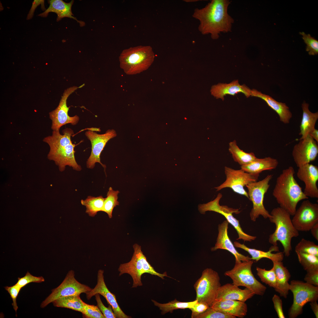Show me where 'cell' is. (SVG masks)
Listing matches in <instances>:
<instances>
[{
	"label": "cell",
	"instance_id": "1",
	"mask_svg": "<svg viewBox=\"0 0 318 318\" xmlns=\"http://www.w3.org/2000/svg\"><path fill=\"white\" fill-rule=\"evenodd\" d=\"M231 2L212 0L202 8L195 9L192 16L199 20L198 29L203 35L210 34L211 39H218L221 32H231L234 19L228 13Z\"/></svg>",
	"mask_w": 318,
	"mask_h": 318
},
{
	"label": "cell",
	"instance_id": "2",
	"mask_svg": "<svg viewBox=\"0 0 318 318\" xmlns=\"http://www.w3.org/2000/svg\"><path fill=\"white\" fill-rule=\"evenodd\" d=\"M63 135L59 130H53L52 134L44 138L43 141L50 147L47 155L48 159L54 161L60 171H64L67 166L77 171L82 170L81 166L76 162L74 148L77 145L72 143L71 136L74 134L72 130L67 128L62 130Z\"/></svg>",
	"mask_w": 318,
	"mask_h": 318
},
{
	"label": "cell",
	"instance_id": "3",
	"mask_svg": "<svg viewBox=\"0 0 318 318\" xmlns=\"http://www.w3.org/2000/svg\"><path fill=\"white\" fill-rule=\"evenodd\" d=\"M295 171L291 166L284 169L276 178L272 195L280 207L291 216L296 211L300 201L308 199L294 178Z\"/></svg>",
	"mask_w": 318,
	"mask_h": 318
},
{
	"label": "cell",
	"instance_id": "4",
	"mask_svg": "<svg viewBox=\"0 0 318 318\" xmlns=\"http://www.w3.org/2000/svg\"><path fill=\"white\" fill-rule=\"evenodd\" d=\"M270 214L269 219L271 223L275 224L276 228L269 235V241L273 246H277V242H280L284 249V254L288 257L292 250V240L298 236L299 231L293 225L290 215L282 208H274Z\"/></svg>",
	"mask_w": 318,
	"mask_h": 318
},
{
	"label": "cell",
	"instance_id": "5",
	"mask_svg": "<svg viewBox=\"0 0 318 318\" xmlns=\"http://www.w3.org/2000/svg\"><path fill=\"white\" fill-rule=\"evenodd\" d=\"M155 55L150 46H138L123 50L119 57L120 66L127 74H139L147 70Z\"/></svg>",
	"mask_w": 318,
	"mask_h": 318
},
{
	"label": "cell",
	"instance_id": "6",
	"mask_svg": "<svg viewBox=\"0 0 318 318\" xmlns=\"http://www.w3.org/2000/svg\"><path fill=\"white\" fill-rule=\"evenodd\" d=\"M133 248L134 253L130 261L121 264L118 269L119 276L127 274L131 276L133 280L132 288L143 285L141 276L144 273L157 276L163 279H164L165 276H168L166 272L162 274L155 271L147 261L140 246L135 244L133 245Z\"/></svg>",
	"mask_w": 318,
	"mask_h": 318
},
{
	"label": "cell",
	"instance_id": "7",
	"mask_svg": "<svg viewBox=\"0 0 318 318\" xmlns=\"http://www.w3.org/2000/svg\"><path fill=\"white\" fill-rule=\"evenodd\" d=\"M253 260L235 262L231 269L224 273V275L230 277L233 284L238 286H242L253 292L255 294L263 296L266 287L255 277L251 270Z\"/></svg>",
	"mask_w": 318,
	"mask_h": 318
},
{
	"label": "cell",
	"instance_id": "8",
	"mask_svg": "<svg viewBox=\"0 0 318 318\" xmlns=\"http://www.w3.org/2000/svg\"><path fill=\"white\" fill-rule=\"evenodd\" d=\"M289 284V290L293 294V299L288 315L289 318H296L302 313L306 304L318 300V287L294 280L291 281Z\"/></svg>",
	"mask_w": 318,
	"mask_h": 318
},
{
	"label": "cell",
	"instance_id": "9",
	"mask_svg": "<svg viewBox=\"0 0 318 318\" xmlns=\"http://www.w3.org/2000/svg\"><path fill=\"white\" fill-rule=\"evenodd\" d=\"M218 273L211 268L203 270L201 277L194 284L198 302L211 307L215 300L218 290L221 286Z\"/></svg>",
	"mask_w": 318,
	"mask_h": 318
},
{
	"label": "cell",
	"instance_id": "10",
	"mask_svg": "<svg viewBox=\"0 0 318 318\" xmlns=\"http://www.w3.org/2000/svg\"><path fill=\"white\" fill-rule=\"evenodd\" d=\"M273 176L272 174H268L262 180L252 182L246 186L248 191L249 199L253 204L250 216L253 221H255L260 215L266 219L269 218L271 216L265 208L263 201L264 195L270 186L269 183Z\"/></svg>",
	"mask_w": 318,
	"mask_h": 318
},
{
	"label": "cell",
	"instance_id": "11",
	"mask_svg": "<svg viewBox=\"0 0 318 318\" xmlns=\"http://www.w3.org/2000/svg\"><path fill=\"white\" fill-rule=\"evenodd\" d=\"M222 197V194L219 193L214 200L206 203L199 204L198 206V209L200 212L204 214L206 211H213L222 215L237 232L238 238L236 240L242 239L244 241H249L255 240L256 237L244 233L241 227L239 221L233 216V213L238 214L240 212L239 209L229 207L226 206L220 205L219 201Z\"/></svg>",
	"mask_w": 318,
	"mask_h": 318
},
{
	"label": "cell",
	"instance_id": "12",
	"mask_svg": "<svg viewBox=\"0 0 318 318\" xmlns=\"http://www.w3.org/2000/svg\"><path fill=\"white\" fill-rule=\"evenodd\" d=\"M92 289L88 286L78 281L75 277L74 271L70 270L60 285L52 290V293L42 302L40 307L44 308L57 299L67 296L80 295L82 293H86Z\"/></svg>",
	"mask_w": 318,
	"mask_h": 318
},
{
	"label": "cell",
	"instance_id": "13",
	"mask_svg": "<svg viewBox=\"0 0 318 318\" xmlns=\"http://www.w3.org/2000/svg\"><path fill=\"white\" fill-rule=\"evenodd\" d=\"M226 175L225 181L219 186L215 188L217 191L226 188H231L235 193L244 196L249 199L247 192L244 188L246 185L257 181L259 174H253L246 172L242 169L235 170L225 166Z\"/></svg>",
	"mask_w": 318,
	"mask_h": 318
},
{
	"label": "cell",
	"instance_id": "14",
	"mask_svg": "<svg viewBox=\"0 0 318 318\" xmlns=\"http://www.w3.org/2000/svg\"><path fill=\"white\" fill-rule=\"evenodd\" d=\"M100 130V128L89 130L85 132L86 137L91 144V152L86 162V166L89 169L94 168L96 163H99L105 170L106 166L100 161V156L102 151L107 142L117 136L115 131L109 129L103 134H97L95 131Z\"/></svg>",
	"mask_w": 318,
	"mask_h": 318
},
{
	"label": "cell",
	"instance_id": "15",
	"mask_svg": "<svg viewBox=\"0 0 318 318\" xmlns=\"http://www.w3.org/2000/svg\"><path fill=\"white\" fill-rule=\"evenodd\" d=\"M293 216L292 221L296 229L299 231H308L318 223V204L304 200Z\"/></svg>",
	"mask_w": 318,
	"mask_h": 318
},
{
	"label": "cell",
	"instance_id": "16",
	"mask_svg": "<svg viewBox=\"0 0 318 318\" xmlns=\"http://www.w3.org/2000/svg\"><path fill=\"white\" fill-rule=\"evenodd\" d=\"M80 87L73 86L64 91L58 107L49 113V118L52 121L51 128L53 130H59L62 126L68 124L75 125L79 122V117L77 115L69 116L68 111L70 107H68L67 101L68 97Z\"/></svg>",
	"mask_w": 318,
	"mask_h": 318
},
{
	"label": "cell",
	"instance_id": "17",
	"mask_svg": "<svg viewBox=\"0 0 318 318\" xmlns=\"http://www.w3.org/2000/svg\"><path fill=\"white\" fill-rule=\"evenodd\" d=\"M299 140L292 151L293 158L298 167L314 160L318 154L317 142L309 134Z\"/></svg>",
	"mask_w": 318,
	"mask_h": 318
},
{
	"label": "cell",
	"instance_id": "18",
	"mask_svg": "<svg viewBox=\"0 0 318 318\" xmlns=\"http://www.w3.org/2000/svg\"><path fill=\"white\" fill-rule=\"evenodd\" d=\"M104 273L103 270L100 269L98 271L97 284L93 289L85 293L87 299L89 300L96 294H99L103 296L108 304L111 306L116 318H131V316L126 315L123 312L118 304L115 295L108 289L104 281Z\"/></svg>",
	"mask_w": 318,
	"mask_h": 318
},
{
	"label": "cell",
	"instance_id": "19",
	"mask_svg": "<svg viewBox=\"0 0 318 318\" xmlns=\"http://www.w3.org/2000/svg\"><path fill=\"white\" fill-rule=\"evenodd\" d=\"M298 168L297 175L299 179L304 184V193L308 198H318V167L309 163Z\"/></svg>",
	"mask_w": 318,
	"mask_h": 318
},
{
	"label": "cell",
	"instance_id": "20",
	"mask_svg": "<svg viewBox=\"0 0 318 318\" xmlns=\"http://www.w3.org/2000/svg\"><path fill=\"white\" fill-rule=\"evenodd\" d=\"M228 222L225 220L218 226V233L216 242L214 247L211 248L214 251L220 249L226 250L233 254L236 262L248 261L251 260L249 256L239 253L235 249L228 235Z\"/></svg>",
	"mask_w": 318,
	"mask_h": 318
},
{
	"label": "cell",
	"instance_id": "21",
	"mask_svg": "<svg viewBox=\"0 0 318 318\" xmlns=\"http://www.w3.org/2000/svg\"><path fill=\"white\" fill-rule=\"evenodd\" d=\"M254 295L253 292L247 288L241 289L233 283H227L219 288L215 301L230 299L245 302Z\"/></svg>",
	"mask_w": 318,
	"mask_h": 318
},
{
	"label": "cell",
	"instance_id": "22",
	"mask_svg": "<svg viewBox=\"0 0 318 318\" xmlns=\"http://www.w3.org/2000/svg\"><path fill=\"white\" fill-rule=\"evenodd\" d=\"M211 94L216 99L224 100L227 95L234 96L241 92L247 97L251 95V90L244 84L241 85L237 80L229 83H219L213 86L211 90Z\"/></svg>",
	"mask_w": 318,
	"mask_h": 318
},
{
	"label": "cell",
	"instance_id": "23",
	"mask_svg": "<svg viewBox=\"0 0 318 318\" xmlns=\"http://www.w3.org/2000/svg\"><path fill=\"white\" fill-rule=\"evenodd\" d=\"M211 307L222 313L239 318L244 317L248 310L245 302L230 299L215 301Z\"/></svg>",
	"mask_w": 318,
	"mask_h": 318
},
{
	"label": "cell",
	"instance_id": "24",
	"mask_svg": "<svg viewBox=\"0 0 318 318\" xmlns=\"http://www.w3.org/2000/svg\"><path fill=\"white\" fill-rule=\"evenodd\" d=\"M251 96L263 100L277 114L281 122L285 124L289 123L292 115L289 107L285 103L277 102L271 96L255 89L251 90Z\"/></svg>",
	"mask_w": 318,
	"mask_h": 318
},
{
	"label": "cell",
	"instance_id": "25",
	"mask_svg": "<svg viewBox=\"0 0 318 318\" xmlns=\"http://www.w3.org/2000/svg\"><path fill=\"white\" fill-rule=\"evenodd\" d=\"M49 5V7L44 11L38 15L42 17H46L50 12H53L56 13L57 15V21H59L64 17H68L76 20L79 23L81 26L85 25V23L81 21H79L73 16L71 11L72 5L74 1L72 0L70 2L67 3L62 0H50L48 1Z\"/></svg>",
	"mask_w": 318,
	"mask_h": 318
},
{
	"label": "cell",
	"instance_id": "26",
	"mask_svg": "<svg viewBox=\"0 0 318 318\" xmlns=\"http://www.w3.org/2000/svg\"><path fill=\"white\" fill-rule=\"evenodd\" d=\"M273 267L275 271L276 285L274 289L281 297L286 299L289 290L290 284L288 282L291 274L282 261H273Z\"/></svg>",
	"mask_w": 318,
	"mask_h": 318
},
{
	"label": "cell",
	"instance_id": "27",
	"mask_svg": "<svg viewBox=\"0 0 318 318\" xmlns=\"http://www.w3.org/2000/svg\"><path fill=\"white\" fill-rule=\"evenodd\" d=\"M235 247L247 251L251 256V260H255L256 262L262 258L268 259L273 261H282L284 258L283 252H278L274 253L273 251H279V248L277 246H271L268 251H263L252 249L247 247L244 244H241L237 241L234 242Z\"/></svg>",
	"mask_w": 318,
	"mask_h": 318
},
{
	"label": "cell",
	"instance_id": "28",
	"mask_svg": "<svg viewBox=\"0 0 318 318\" xmlns=\"http://www.w3.org/2000/svg\"><path fill=\"white\" fill-rule=\"evenodd\" d=\"M278 163L276 159L271 157L263 158H257L249 163L241 166V168L249 173L259 174L263 171L271 170L276 169Z\"/></svg>",
	"mask_w": 318,
	"mask_h": 318
},
{
	"label": "cell",
	"instance_id": "29",
	"mask_svg": "<svg viewBox=\"0 0 318 318\" xmlns=\"http://www.w3.org/2000/svg\"><path fill=\"white\" fill-rule=\"evenodd\" d=\"M309 105L304 102L302 104L303 111L302 118L300 126L299 135H301L299 140L306 137L309 132L315 128L318 119V112L313 113L309 108Z\"/></svg>",
	"mask_w": 318,
	"mask_h": 318
},
{
	"label": "cell",
	"instance_id": "30",
	"mask_svg": "<svg viewBox=\"0 0 318 318\" xmlns=\"http://www.w3.org/2000/svg\"><path fill=\"white\" fill-rule=\"evenodd\" d=\"M56 307L65 308L82 313L85 303L80 295L67 296L57 299L52 302Z\"/></svg>",
	"mask_w": 318,
	"mask_h": 318
},
{
	"label": "cell",
	"instance_id": "31",
	"mask_svg": "<svg viewBox=\"0 0 318 318\" xmlns=\"http://www.w3.org/2000/svg\"><path fill=\"white\" fill-rule=\"evenodd\" d=\"M228 150L234 160L241 166L247 165L257 158L253 153H247L241 150L235 140L229 143Z\"/></svg>",
	"mask_w": 318,
	"mask_h": 318
},
{
	"label": "cell",
	"instance_id": "32",
	"mask_svg": "<svg viewBox=\"0 0 318 318\" xmlns=\"http://www.w3.org/2000/svg\"><path fill=\"white\" fill-rule=\"evenodd\" d=\"M154 305L161 311L162 315L168 313H172L174 310L178 309L189 308L192 307L198 301L196 299L190 302H181L176 299L166 303H160L154 300H152Z\"/></svg>",
	"mask_w": 318,
	"mask_h": 318
},
{
	"label": "cell",
	"instance_id": "33",
	"mask_svg": "<svg viewBox=\"0 0 318 318\" xmlns=\"http://www.w3.org/2000/svg\"><path fill=\"white\" fill-rule=\"evenodd\" d=\"M105 198L102 196L95 197L88 196L85 200H82L81 204L85 206L86 213L89 216L94 217L97 212L102 211Z\"/></svg>",
	"mask_w": 318,
	"mask_h": 318
},
{
	"label": "cell",
	"instance_id": "34",
	"mask_svg": "<svg viewBox=\"0 0 318 318\" xmlns=\"http://www.w3.org/2000/svg\"><path fill=\"white\" fill-rule=\"evenodd\" d=\"M120 192L114 191L111 187H110L105 198L102 211L106 213L110 218L112 217V212L114 207L119 205L118 201V195Z\"/></svg>",
	"mask_w": 318,
	"mask_h": 318
},
{
	"label": "cell",
	"instance_id": "35",
	"mask_svg": "<svg viewBox=\"0 0 318 318\" xmlns=\"http://www.w3.org/2000/svg\"><path fill=\"white\" fill-rule=\"evenodd\" d=\"M296 253L299 263L307 272L318 269V256L300 252Z\"/></svg>",
	"mask_w": 318,
	"mask_h": 318
},
{
	"label": "cell",
	"instance_id": "36",
	"mask_svg": "<svg viewBox=\"0 0 318 318\" xmlns=\"http://www.w3.org/2000/svg\"><path fill=\"white\" fill-rule=\"evenodd\" d=\"M257 275L261 281L269 286L274 289L276 285V275L274 268L269 270H266L258 267H256Z\"/></svg>",
	"mask_w": 318,
	"mask_h": 318
},
{
	"label": "cell",
	"instance_id": "37",
	"mask_svg": "<svg viewBox=\"0 0 318 318\" xmlns=\"http://www.w3.org/2000/svg\"><path fill=\"white\" fill-rule=\"evenodd\" d=\"M295 252L313 255L318 256V245L312 241L302 238L295 247Z\"/></svg>",
	"mask_w": 318,
	"mask_h": 318
},
{
	"label": "cell",
	"instance_id": "38",
	"mask_svg": "<svg viewBox=\"0 0 318 318\" xmlns=\"http://www.w3.org/2000/svg\"><path fill=\"white\" fill-rule=\"evenodd\" d=\"M302 36V38L307 44L306 50L308 52L310 55H314L318 53V41L309 34H306L304 32H300Z\"/></svg>",
	"mask_w": 318,
	"mask_h": 318
},
{
	"label": "cell",
	"instance_id": "39",
	"mask_svg": "<svg viewBox=\"0 0 318 318\" xmlns=\"http://www.w3.org/2000/svg\"><path fill=\"white\" fill-rule=\"evenodd\" d=\"M83 317L86 318H105L97 306L85 303L82 313Z\"/></svg>",
	"mask_w": 318,
	"mask_h": 318
},
{
	"label": "cell",
	"instance_id": "40",
	"mask_svg": "<svg viewBox=\"0 0 318 318\" xmlns=\"http://www.w3.org/2000/svg\"><path fill=\"white\" fill-rule=\"evenodd\" d=\"M44 278L42 276H34L27 271L24 276L18 278V281L16 284L22 288L29 283H41L44 282Z\"/></svg>",
	"mask_w": 318,
	"mask_h": 318
},
{
	"label": "cell",
	"instance_id": "41",
	"mask_svg": "<svg viewBox=\"0 0 318 318\" xmlns=\"http://www.w3.org/2000/svg\"><path fill=\"white\" fill-rule=\"evenodd\" d=\"M233 315L223 313L210 307L203 313L197 316L196 318H236Z\"/></svg>",
	"mask_w": 318,
	"mask_h": 318
},
{
	"label": "cell",
	"instance_id": "42",
	"mask_svg": "<svg viewBox=\"0 0 318 318\" xmlns=\"http://www.w3.org/2000/svg\"><path fill=\"white\" fill-rule=\"evenodd\" d=\"M97 306L103 314L105 318H116V316L111 306L108 304V307H106L102 302L99 294L95 295Z\"/></svg>",
	"mask_w": 318,
	"mask_h": 318
},
{
	"label": "cell",
	"instance_id": "43",
	"mask_svg": "<svg viewBox=\"0 0 318 318\" xmlns=\"http://www.w3.org/2000/svg\"><path fill=\"white\" fill-rule=\"evenodd\" d=\"M5 289L8 292L12 299L13 302L12 306L16 313L18 309V306L16 303V298L21 289L19 286L16 284L12 286H6Z\"/></svg>",
	"mask_w": 318,
	"mask_h": 318
},
{
	"label": "cell",
	"instance_id": "44",
	"mask_svg": "<svg viewBox=\"0 0 318 318\" xmlns=\"http://www.w3.org/2000/svg\"><path fill=\"white\" fill-rule=\"evenodd\" d=\"M209 307L206 304L198 302L192 307L189 308L192 312L191 317L196 318L197 316L205 312Z\"/></svg>",
	"mask_w": 318,
	"mask_h": 318
},
{
	"label": "cell",
	"instance_id": "45",
	"mask_svg": "<svg viewBox=\"0 0 318 318\" xmlns=\"http://www.w3.org/2000/svg\"><path fill=\"white\" fill-rule=\"evenodd\" d=\"M304 280L306 283L318 287V269L307 271Z\"/></svg>",
	"mask_w": 318,
	"mask_h": 318
},
{
	"label": "cell",
	"instance_id": "46",
	"mask_svg": "<svg viewBox=\"0 0 318 318\" xmlns=\"http://www.w3.org/2000/svg\"><path fill=\"white\" fill-rule=\"evenodd\" d=\"M274 308L279 318H285L282 309V302L279 297L276 294L272 298Z\"/></svg>",
	"mask_w": 318,
	"mask_h": 318
},
{
	"label": "cell",
	"instance_id": "47",
	"mask_svg": "<svg viewBox=\"0 0 318 318\" xmlns=\"http://www.w3.org/2000/svg\"><path fill=\"white\" fill-rule=\"evenodd\" d=\"M44 0H35L32 2V5L27 15L26 19L29 20L33 17L35 9L40 4L41 5V8L43 11L46 10L44 5Z\"/></svg>",
	"mask_w": 318,
	"mask_h": 318
},
{
	"label": "cell",
	"instance_id": "48",
	"mask_svg": "<svg viewBox=\"0 0 318 318\" xmlns=\"http://www.w3.org/2000/svg\"><path fill=\"white\" fill-rule=\"evenodd\" d=\"M310 307L316 317L318 318V304L317 301L310 302Z\"/></svg>",
	"mask_w": 318,
	"mask_h": 318
},
{
	"label": "cell",
	"instance_id": "49",
	"mask_svg": "<svg viewBox=\"0 0 318 318\" xmlns=\"http://www.w3.org/2000/svg\"><path fill=\"white\" fill-rule=\"evenodd\" d=\"M310 231L313 237L318 241V223L314 225Z\"/></svg>",
	"mask_w": 318,
	"mask_h": 318
},
{
	"label": "cell",
	"instance_id": "50",
	"mask_svg": "<svg viewBox=\"0 0 318 318\" xmlns=\"http://www.w3.org/2000/svg\"><path fill=\"white\" fill-rule=\"evenodd\" d=\"M309 134L315 141L318 142V130L315 128L311 131Z\"/></svg>",
	"mask_w": 318,
	"mask_h": 318
}]
</instances>
